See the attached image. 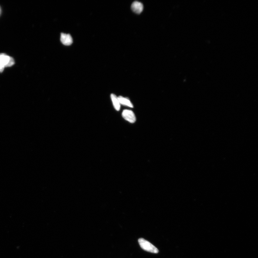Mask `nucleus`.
<instances>
[{"instance_id":"1","label":"nucleus","mask_w":258,"mask_h":258,"mask_svg":"<svg viewBox=\"0 0 258 258\" xmlns=\"http://www.w3.org/2000/svg\"><path fill=\"white\" fill-rule=\"evenodd\" d=\"M139 243L141 248L144 251L154 253L158 252V249L146 240L142 238L140 239H139Z\"/></svg>"},{"instance_id":"2","label":"nucleus","mask_w":258,"mask_h":258,"mask_svg":"<svg viewBox=\"0 0 258 258\" xmlns=\"http://www.w3.org/2000/svg\"><path fill=\"white\" fill-rule=\"evenodd\" d=\"M0 64L4 67L12 66L15 64L13 59L3 54H0Z\"/></svg>"},{"instance_id":"3","label":"nucleus","mask_w":258,"mask_h":258,"mask_svg":"<svg viewBox=\"0 0 258 258\" xmlns=\"http://www.w3.org/2000/svg\"><path fill=\"white\" fill-rule=\"evenodd\" d=\"M122 116L126 120L131 123H134L136 121V117L132 111L130 110H124L122 114Z\"/></svg>"},{"instance_id":"4","label":"nucleus","mask_w":258,"mask_h":258,"mask_svg":"<svg viewBox=\"0 0 258 258\" xmlns=\"http://www.w3.org/2000/svg\"><path fill=\"white\" fill-rule=\"evenodd\" d=\"M131 9L133 12L137 14H140L143 10L144 6L141 2L135 1L131 5Z\"/></svg>"},{"instance_id":"5","label":"nucleus","mask_w":258,"mask_h":258,"mask_svg":"<svg viewBox=\"0 0 258 258\" xmlns=\"http://www.w3.org/2000/svg\"><path fill=\"white\" fill-rule=\"evenodd\" d=\"M60 40L62 44L66 46H69L72 43V38L70 34L64 33L61 34Z\"/></svg>"},{"instance_id":"6","label":"nucleus","mask_w":258,"mask_h":258,"mask_svg":"<svg viewBox=\"0 0 258 258\" xmlns=\"http://www.w3.org/2000/svg\"><path fill=\"white\" fill-rule=\"evenodd\" d=\"M118 98L120 104L131 108H133V106L132 104L128 98H124V97L120 96L118 97Z\"/></svg>"},{"instance_id":"7","label":"nucleus","mask_w":258,"mask_h":258,"mask_svg":"<svg viewBox=\"0 0 258 258\" xmlns=\"http://www.w3.org/2000/svg\"><path fill=\"white\" fill-rule=\"evenodd\" d=\"M110 97L115 110L117 111L119 110L120 109L121 104H120L118 97L115 95L113 94H111Z\"/></svg>"},{"instance_id":"8","label":"nucleus","mask_w":258,"mask_h":258,"mask_svg":"<svg viewBox=\"0 0 258 258\" xmlns=\"http://www.w3.org/2000/svg\"><path fill=\"white\" fill-rule=\"evenodd\" d=\"M4 67L1 64H0V72H2L3 71Z\"/></svg>"}]
</instances>
